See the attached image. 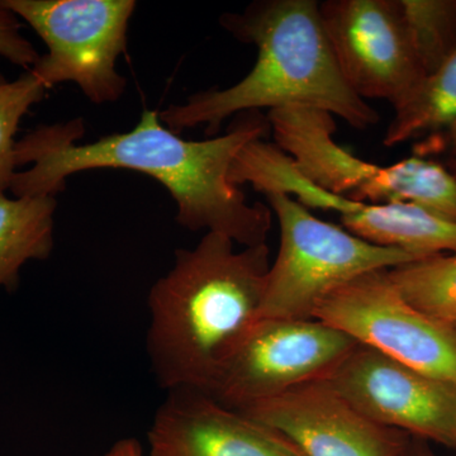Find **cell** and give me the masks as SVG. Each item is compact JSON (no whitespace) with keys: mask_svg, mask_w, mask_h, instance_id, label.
Segmentation results:
<instances>
[{"mask_svg":"<svg viewBox=\"0 0 456 456\" xmlns=\"http://www.w3.org/2000/svg\"><path fill=\"white\" fill-rule=\"evenodd\" d=\"M83 118L37 126L16 143L13 197H56L66 179L80 171L127 169L146 174L169 191L176 222L189 231L221 233L242 248L266 244L273 212L248 203L230 180L236 156L269 134L268 118L257 110L239 114L227 134L189 141L169 130L158 110H145L134 130L77 145Z\"/></svg>","mask_w":456,"mask_h":456,"instance_id":"6da1fadb","label":"cell"},{"mask_svg":"<svg viewBox=\"0 0 456 456\" xmlns=\"http://www.w3.org/2000/svg\"><path fill=\"white\" fill-rule=\"evenodd\" d=\"M220 23L236 40L256 47V62L239 83L203 90L159 112L169 130L180 134L206 126L215 137L228 117L293 106L326 110L356 130L379 122V113L342 77L316 0H256L241 13L222 14Z\"/></svg>","mask_w":456,"mask_h":456,"instance_id":"7a4b0ae2","label":"cell"},{"mask_svg":"<svg viewBox=\"0 0 456 456\" xmlns=\"http://www.w3.org/2000/svg\"><path fill=\"white\" fill-rule=\"evenodd\" d=\"M221 233L178 248L147 297L146 347L165 391L204 392L227 351L259 320L270 269L266 244L236 250Z\"/></svg>","mask_w":456,"mask_h":456,"instance_id":"3957f363","label":"cell"},{"mask_svg":"<svg viewBox=\"0 0 456 456\" xmlns=\"http://www.w3.org/2000/svg\"><path fill=\"white\" fill-rule=\"evenodd\" d=\"M266 118L275 145L323 191L360 203H412L456 221V179L443 165L419 156L369 163L336 142L334 116L316 108H281Z\"/></svg>","mask_w":456,"mask_h":456,"instance_id":"277c9868","label":"cell"},{"mask_svg":"<svg viewBox=\"0 0 456 456\" xmlns=\"http://www.w3.org/2000/svg\"><path fill=\"white\" fill-rule=\"evenodd\" d=\"M265 197L278 220L281 244L270 265L259 318L310 320L329 294L353 279L422 260L320 220L287 194Z\"/></svg>","mask_w":456,"mask_h":456,"instance_id":"5b68a950","label":"cell"},{"mask_svg":"<svg viewBox=\"0 0 456 456\" xmlns=\"http://www.w3.org/2000/svg\"><path fill=\"white\" fill-rule=\"evenodd\" d=\"M2 2L46 45L31 71L47 89L71 82L94 104L122 98L127 82L116 62L127 50L134 0Z\"/></svg>","mask_w":456,"mask_h":456,"instance_id":"8992f818","label":"cell"},{"mask_svg":"<svg viewBox=\"0 0 456 456\" xmlns=\"http://www.w3.org/2000/svg\"><path fill=\"white\" fill-rule=\"evenodd\" d=\"M358 345L316 318H259L227 351L203 393L244 412L326 378Z\"/></svg>","mask_w":456,"mask_h":456,"instance_id":"52a82bcc","label":"cell"},{"mask_svg":"<svg viewBox=\"0 0 456 456\" xmlns=\"http://www.w3.org/2000/svg\"><path fill=\"white\" fill-rule=\"evenodd\" d=\"M388 270H374L342 285L318 305L314 318L402 364L456 383L454 327L411 305Z\"/></svg>","mask_w":456,"mask_h":456,"instance_id":"ba28073f","label":"cell"},{"mask_svg":"<svg viewBox=\"0 0 456 456\" xmlns=\"http://www.w3.org/2000/svg\"><path fill=\"white\" fill-rule=\"evenodd\" d=\"M323 379L375 424L456 448V383L360 344Z\"/></svg>","mask_w":456,"mask_h":456,"instance_id":"9c48e42d","label":"cell"},{"mask_svg":"<svg viewBox=\"0 0 456 456\" xmlns=\"http://www.w3.org/2000/svg\"><path fill=\"white\" fill-rule=\"evenodd\" d=\"M320 12L342 77L360 98L395 108L426 77L398 0H327Z\"/></svg>","mask_w":456,"mask_h":456,"instance_id":"30bf717a","label":"cell"},{"mask_svg":"<svg viewBox=\"0 0 456 456\" xmlns=\"http://www.w3.org/2000/svg\"><path fill=\"white\" fill-rule=\"evenodd\" d=\"M305 456H404L408 435L375 424L330 386L312 380L244 411Z\"/></svg>","mask_w":456,"mask_h":456,"instance_id":"8fae6325","label":"cell"},{"mask_svg":"<svg viewBox=\"0 0 456 456\" xmlns=\"http://www.w3.org/2000/svg\"><path fill=\"white\" fill-rule=\"evenodd\" d=\"M147 440L150 456H305L269 426L191 388L167 392Z\"/></svg>","mask_w":456,"mask_h":456,"instance_id":"7c38bea8","label":"cell"},{"mask_svg":"<svg viewBox=\"0 0 456 456\" xmlns=\"http://www.w3.org/2000/svg\"><path fill=\"white\" fill-rule=\"evenodd\" d=\"M353 235L421 257L456 254V221L412 203H355L340 218Z\"/></svg>","mask_w":456,"mask_h":456,"instance_id":"4fadbf2b","label":"cell"},{"mask_svg":"<svg viewBox=\"0 0 456 456\" xmlns=\"http://www.w3.org/2000/svg\"><path fill=\"white\" fill-rule=\"evenodd\" d=\"M419 141L426 150L456 145V51L407 95L384 134L387 147Z\"/></svg>","mask_w":456,"mask_h":456,"instance_id":"5bb4252c","label":"cell"},{"mask_svg":"<svg viewBox=\"0 0 456 456\" xmlns=\"http://www.w3.org/2000/svg\"><path fill=\"white\" fill-rule=\"evenodd\" d=\"M56 197H14L0 193V288L14 292L29 261L53 254Z\"/></svg>","mask_w":456,"mask_h":456,"instance_id":"9a60e30c","label":"cell"},{"mask_svg":"<svg viewBox=\"0 0 456 456\" xmlns=\"http://www.w3.org/2000/svg\"><path fill=\"white\" fill-rule=\"evenodd\" d=\"M398 292L426 316L454 327L456 322V254L435 255L388 270Z\"/></svg>","mask_w":456,"mask_h":456,"instance_id":"2e32d148","label":"cell"},{"mask_svg":"<svg viewBox=\"0 0 456 456\" xmlns=\"http://www.w3.org/2000/svg\"><path fill=\"white\" fill-rule=\"evenodd\" d=\"M411 46L426 77L456 51V0H398Z\"/></svg>","mask_w":456,"mask_h":456,"instance_id":"e0dca14e","label":"cell"},{"mask_svg":"<svg viewBox=\"0 0 456 456\" xmlns=\"http://www.w3.org/2000/svg\"><path fill=\"white\" fill-rule=\"evenodd\" d=\"M46 86L26 70L17 79L8 80L0 73V193H7L18 171L16 134L23 117L46 94Z\"/></svg>","mask_w":456,"mask_h":456,"instance_id":"ac0fdd59","label":"cell"},{"mask_svg":"<svg viewBox=\"0 0 456 456\" xmlns=\"http://www.w3.org/2000/svg\"><path fill=\"white\" fill-rule=\"evenodd\" d=\"M20 29V18L0 0V56L13 65L31 70L40 59V53Z\"/></svg>","mask_w":456,"mask_h":456,"instance_id":"d6986e66","label":"cell"},{"mask_svg":"<svg viewBox=\"0 0 456 456\" xmlns=\"http://www.w3.org/2000/svg\"><path fill=\"white\" fill-rule=\"evenodd\" d=\"M103 456H145V454L139 441L127 437L114 443Z\"/></svg>","mask_w":456,"mask_h":456,"instance_id":"ffe728a7","label":"cell"},{"mask_svg":"<svg viewBox=\"0 0 456 456\" xmlns=\"http://www.w3.org/2000/svg\"><path fill=\"white\" fill-rule=\"evenodd\" d=\"M404 456H439L435 454H430V452H411L410 448H408L406 455Z\"/></svg>","mask_w":456,"mask_h":456,"instance_id":"44dd1931","label":"cell"},{"mask_svg":"<svg viewBox=\"0 0 456 456\" xmlns=\"http://www.w3.org/2000/svg\"><path fill=\"white\" fill-rule=\"evenodd\" d=\"M452 175L455 176L456 179V147H455V154L454 158H452Z\"/></svg>","mask_w":456,"mask_h":456,"instance_id":"7402d4cb","label":"cell"},{"mask_svg":"<svg viewBox=\"0 0 456 456\" xmlns=\"http://www.w3.org/2000/svg\"><path fill=\"white\" fill-rule=\"evenodd\" d=\"M454 329H455V331H456V322H455V325H454Z\"/></svg>","mask_w":456,"mask_h":456,"instance_id":"603a6c76","label":"cell"}]
</instances>
